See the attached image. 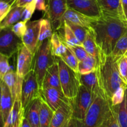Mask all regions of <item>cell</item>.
Listing matches in <instances>:
<instances>
[{"mask_svg": "<svg viewBox=\"0 0 127 127\" xmlns=\"http://www.w3.org/2000/svg\"><path fill=\"white\" fill-rule=\"evenodd\" d=\"M99 51L110 55L117 42L127 31V22L120 19L102 16L91 25Z\"/></svg>", "mask_w": 127, "mask_h": 127, "instance_id": "1", "label": "cell"}, {"mask_svg": "<svg viewBox=\"0 0 127 127\" xmlns=\"http://www.w3.org/2000/svg\"><path fill=\"white\" fill-rule=\"evenodd\" d=\"M96 59L95 70L99 87L105 98L110 102L114 92L119 87H127V85L123 82L119 74L118 61L111 54H105L99 51Z\"/></svg>", "mask_w": 127, "mask_h": 127, "instance_id": "2", "label": "cell"}, {"mask_svg": "<svg viewBox=\"0 0 127 127\" xmlns=\"http://www.w3.org/2000/svg\"><path fill=\"white\" fill-rule=\"evenodd\" d=\"M111 103L102 92L97 95L82 121L77 120V127H101Z\"/></svg>", "mask_w": 127, "mask_h": 127, "instance_id": "3", "label": "cell"}, {"mask_svg": "<svg viewBox=\"0 0 127 127\" xmlns=\"http://www.w3.org/2000/svg\"><path fill=\"white\" fill-rule=\"evenodd\" d=\"M55 62V57L53 56L51 51L50 39H47L38 45L33 56L32 65L40 90L47 69Z\"/></svg>", "mask_w": 127, "mask_h": 127, "instance_id": "4", "label": "cell"}, {"mask_svg": "<svg viewBox=\"0 0 127 127\" xmlns=\"http://www.w3.org/2000/svg\"><path fill=\"white\" fill-rule=\"evenodd\" d=\"M55 59L58 63L60 79L63 94L67 99H73L76 96L81 85L79 73L76 72L68 67L60 57H55Z\"/></svg>", "mask_w": 127, "mask_h": 127, "instance_id": "5", "label": "cell"}, {"mask_svg": "<svg viewBox=\"0 0 127 127\" xmlns=\"http://www.w3.org/2000/svg\"><path fill=\"white\" fill-rule=\"evenodd\" d=\"M96 97L84 85H81L76 96L73 99L69 100L72 109V117L77 120H83Z\"/></svg>", "mask_w": 127, "mask_h": 127, "instance_id": "6", "label": "cell"}, {"mask_svg": "<svg viewBox=\"0 0 127 127\" xmlns=\"http://www.w3.org/2000/svg\"><path fill=\"white\" fill-rule=\"evenodd\" d=\"M40 97V89L34 70L32 68L25 76L22 82L21 90V103L22 108L25 110L32 101Z\"/></svg>", "mask_w": 127, "mask_h": 127, "instance_id": "7", "label": "cell"}, {"mask_svg": "<svg viewBox=\"0 0 127 127\" xmlns=\"http://www.w3.org/2000/svg\"><path fill=\"white\" fill-rule=\"evenodd\" d=\"M22 45V39L14 34L11 27L0 31V54L10 58L18 52Z\"/></svg>", "mask_w": 127, "mask_h": 127, "instance_id": "8", "label": "cell"}, {"mask_svg": "<svg viewBox=\"0 0 127 127\" xmlns=\"http://www.w3.org/2000/svg\"><path fill=\"white\" fill-rule=\"evenodd\" d=\"M68 8L76 11L91 18L101 17L100 11L97 0H66Z\"/></svg>", "mask_w": 127, "mask_h": 127, "instance_id": "9", "label": "cell"}, {"mask_svg": "<svg viewBox=\"0 0 127 127\" xmlns=\"http://www.w3.org/2000/svg\"><path fill=\"white\" fill-rule=\"evenodd\" d=\"M41 19L28 21L27 22V29L22 37L23 44L34 56L38 45L40 27Z\"/></svg>", "mask_w": 127, "mask_h": 127, "instance_id": "10", "label": "cell"}, {"mask_svg": "<svg viewBox=\"0 0 127 127\" xmlns=\"http://www.w3.org/2000/svg\"><path fill=\"white\" fill-rule=\"evenodd\" d=\"M68 8L66 0H48L46 12L55 29H60V21Z\"/></svg>", "mask_w": 127, "mask_h": 127, "instance_id": "11", "label": "cell"}, {"mask_svg": "<svg viewBox=\"0 0 127 127\" xmlns=\"http://www.w3.org/2000/svg\"><path fill=\"white\" fill-rule=\"evenodd\" d=\"M33 61V54L23 44L17 52L16 73L19 77L24 78L31 70Z\"/></svg>", "mask_w": 127, "mask_h": 127, "instance_id": "12", "label": "cell"}, {"mask_svg": "<svg viewBox=\"0 0 127 127\" xmlns=\"http://www.w3.org/2000/svg\"><path fill=\"white\" fill-rule=\"evenodd\" d=\"M97 1L102 16L115 17L126 21L121 0H97Z\"/></svg>", "mask_w": 127, "mask_h": 127, "instance_id": "13", "label": "cell"}, {"mask_svg": "<svg viewBox=\"0 0 127 127\" xmlns=\"http://www.w3.org/2000/svg\"><path fill=\"white\" fill-rule=\"evenodd\" d=\"M40 92L41 97L53 112H55L63 102L68 101L63 92L53 87L43 88L40 90Z\"/></svg>", "mask_w": 127, "mask_h": 127, "instance_id": "14", "label": "cell"}, {"mask_svg": "<svg viewBox=\"0 0 127 127\" xmlns=\"http://www.w3.org/2000/svg\"><path fill=\"white\" fill-rule=\"evenodd\" d=\"M96 18L88 17L78 11H74L72 9L68 8L60 21V29L63 27L64 22H70L86 28H89L91 27V23Z\"/></svg>", "mask_w": 127, "mask_h": 127, "instance_id": "15", "label": "cell"}, {"mask_svg": "<svg viewBox=\"0 0 127 127\" xmlns=\"http://www.w3.org/2000/svg\"><path fill=\"white\" fill-rule=\"evenodd\" d=\"M72 118V109L69 100L54 112L49 127H63Z\"/></svg>", "mask_w": 127, "mask_h": 127, "instance_id": "16", "label": "cell"}, {"mask_svg": "<svg viewBox=\"0 0 127 127\" xmlns=\"http://www.w3.org/2000/svg\"><path fill=\"white\" fill-rule=\"evenodd\" d=\"M23 80L24 78L19 77L16 72H14L12 69L10 70L2 77V80L9 88L14 101L17 96L21 97V90Z\"/></svg>", "mask_w": 127, "mask_h": 127, "instance_id": "17", "label": "cell"}, {"mask_svg": "<svg viewBox=\"0 0 127 127\" xmlns=\"http://www.w3.org/2000/svg\"><path fill=\"white\" fill-rule=\"evenodd\" d=\"M48 87L55 88L63 92L60 79L59 68L57 61L48 67L43 79L42 88Z\"/></svg>", "mask_w": 127, "mask_h": 127, "instance_id": "18", "label": "cell"}, {"mask_svg": "<svg viewBox=\"0 0 127 127\" xmlns=\"http://www.w3.org/2000/svg\"><path fill=\"white\" fill-rule=\"evenodd\" d=\"M24 114V110L22 107L21 97L17 96L14 101L12 109L4 123L3 127H14L19 122Z\"/></svg>", "mask_w": 127, "mask_h": 127, "instance_id": "19", "label": "cell"}, {"mask_svg": "<svg viewBox=\"0 0 127 127\" xmlns=\"http://www.w3.org/2000/svg\"><path fill=\"white\" fill-rule=\"evenodd\" d=\"M1 113L4 123L12 109L14 103L12 94L6 83L1 81Z\"/></svg>", "mask_w": 127, "mask_h": 127, "instance_id": "20", "label": "cell"}, {"mask_svg": "<svg viewBox=\"0 0 127 127\" xmlns=\"http://www.w3.org/2000/svg\"><path fill=\"white\" fill-rule=\"evenodd\" d=\"M40 97L32 101L24 110V117L31 127H40L39 110Z\"/></svg>", "mask_w": 127, "mask_h": 127, "instance_id": "21", "label": "cell"}, {"mask_svg": "<svg viewBox=\"0 0 127 127\" xmlns=\"http://www.w3.org/2000/svg\"><path fill=\"white\" fill-rule=\"evenodd\" d=\"M79 80L81 85H84L95 97L100 92H102L98 84L96 70L93 71L87 74L79 73Z\"/></svg>", "mask_w": 127, "mask_h": 127, "instance_id": "22", "label": "cell"}, {"mask_svg": "<svg viewBox=\"0 0 127 127\" xmlns=\"http://www.w3.org/2000/svg\"><path fill=\"white\" fill-rule=\"evenodd\" d=\"M23 9L24 7L13 5L6 17L0 22V26L2 29L9 27L20 21Z\"/></svg>", "mask_w": 127, "mask_h": 127, "instance_id": "23", "label": "cell"}, {"mask_svg": "<svg viewBox=\"0 0 127 127\" xmlns=\"http://www.w3.org/2000/svg\"><path fill=\"white\" fill-rule=\"evenodd\" d=\"M54 112L40 97L39 118L40 127H49Z\"/></svg>", "mask_w": 127, "mask_h": 127, "instance_id": "24", "label": "cell"}, {"mask_svg": "<svg viewBox=\"0 0 127 127\" xmlns=\"http://www.w3.org/2000/svg\"><path fill=\"white\" fill-rule=\"evenodd\" d=\"M50 44L52 53L55 57H61L66 51L67 46L58 32H53L50 38Z\"/></svg>", "mask_w": 127, "mask_h": 127, "instance_id": "25", "label": "cell"}, {"mask_svg": "<svg viewBox=\"0 0 127 127\" xmlns=\"http://www.w3.org/2000/svg\"><path fill=\"white\" fill-rule=\"evenodd\" d=\"M82 44L89 55L94 56L95 58L98 57L99 49L96 44L94 31L91 27L88 29L86 38Z\"/></svg>", "mask_w": 127, "mask_h": 127, "instance_id": "26", "label": "cell"}, {"mask_svg": "<svg viewBox=\"0 0 127 127\" xmlns=\"http://www.w3.org/2000/svg\"><path fill=\"white\" fill-rule=\"evenodd\" d=\"M111 108L120 127H127V107L126 97L121 103L111 106Z\"/></svg>", "mask_w": 127, "mask_h": 127, "instance_id": "27", "label": "cell"}, {"mask_svg": "<svg viewBox=\"0 0 127 127\" xmlns=\"http://www.w3.org/2000/svg\"><path fill=\"white\" fill-rule=\"evenodd\" d=\"M97 59L95 57L88 55L86 59L79 62L78 70L80 74H87L96 70Z\"/></svg>", "mask_w": 127, "mask_h": 127, "instance_id": "28", "label": "cell"}, {"mask_svg": "<svg viewBox=\"0 0 127 127\" xmlns=\"http://www.w3.org/2000/svg\"><path fill=\"white\" fill-rule=\"evenodd\" d=\"M127 52V31L117 42L111 55L119 61Z\"/></svg>", "mask_w": 127, "mask_h": 127, "instance_id": "29", "label": "cell"}, {"mask_svg": "<svg viewBox=\"0 0 127 127\" xmlns=\"http://www.w3.org/2000/svg\"><path fill=\"white\" fill-rule=\"evenodd\" d=\"M53 32L52 29V23L48 19H41L40 27L38 44L47 39H50Z\"/></svg>", "mask_w": 127, "mask_h": 127, "instance_id": "30", "label": "cell"}, {"mask_svg": "<svg viewBox=\"0 0 127 127\" xmlns=\"http://www.w3.org/2000/svg\"><path fill=\"white\" fill-rule=\"evenodd\" d=\"M63 29H64V44L66 46H83L82 43L79 42V40L76 38L74 34L71 29L69 26L67 24L66 22H63Z\"/></svg>", "mask_w": 127, "mask_h": 127, "instance_id": "31", "label": "cell"}, {"mask_svg": "<svg viewBox=\"0 0 127 127\" xmlns=\"http://www.w3.org/2000/svg\"><path fill=\"white\" fill-rule=\"evenodd\" d=\"M60 57L63 62L67 65L69 67H70L71 69L75 71L76 72L79 73V70H78V65H79V61L78 59L75 56L73 52L67 47V50L64 54L62 55Z\"/></svg>", "mask_w": 127, "mask_h": 127, "instance_id": "32", "label": "cell"}, {"mask_svg": "<svg viewBox=\"0 0 127 127\" xmlns=\"http://www.w3.org/2000/svg\"><path fill=\"white\" fill-rule=\"evenodd\" d=\"M66 22L69 26L71 29L72 30L73 33L74 34L76 38L79 40V42L81 43H83L86 38V36L87 31H88V28L83 27V26H78V25L76 24H74L70 23V22Z\"/></svg>", "mask_w": 127, "mask_h": 127, "instance_id": "33", "label": "cell"}, {"mask_svg": "<svg viewBox=\"0 0 127 127\" xmlns=\"http://www.w3.org/2000/svg\"><path fill=\"white\" fill-rule=\"evenodd\" d=\"M127 88V87H126L122 86L119 87L114 92L110 101L111 106H115L120 104L124 100L125 97V90Z\"/></svg>", "mask_w": 127, "mask_h": 127, "instance_id": "34", "label": "cell"}, {"mask_svg": "<svg viewBox=\"0 0 127 127\" xmlns=\"http://www.w3.org/2000/svg\"><path fill=\"white\" fill-rule=\"evenodd\" d=\"M36 9V0L24 7L21 16V21L27 22L32 17L35 10Z\"/></svg>", "mask_w": 127, "mask_h": 127, "instance_id": "35", "label": "cell"}, {"mask_svg": "<svg viewBox=\"0 0 127 127\" xmlns=\"http://www.w3.org/2000/svg\"><path fill=\"white\" fill-rule=\"evenodd\" d=\"M118 68L122 80L127 85V57L125 56L118 61Z\"/></svg>", "mask_w": 127, "mask_h": 127, "instance_id": "36", "label": "cell"}, {"mask_svg": "<svg viewBox=\"0 0 127 127\" xmlns=\"http://www.w3.org/2000/svg\"><path fill=\"white\" fill-rule=\"evenodd\" d=\"M101 127H120L111 108L108 112Z\"/></svg>", "mask_w": 127, "mask_h": 127, "instance_id": "37", "label": "cell"}, {"mask_svg": "<svg viewBox=\"0 0 127 127\" xmlns=\"http://www.w3.org/2000/svg\"><path fill=\"white\" fill-rule=\"evenodd\" d=\"M68 48H69L72 52L74 53L76 58L78 59V61L81 62L84 59L87 57V56L89 55V54L87 52L85 49L84 48L83 46H66Z\"/></svg>", "mask_w": 127, "mask_h": 127, "instance_id": "38", "label": "cell"}, {"mask_svg": "<svg viewBox=\"0 0 127 127\" xmlns=\"http://www.w3.org/2000/svg\"><path fill=\"white\" fill-rule=\"evenodd\" d=\"M9 59L7 56L0 54V75L1 78L10 70H11L9 63Z\"/></svg>", "mask_w": 127, "mask_h": 127, "instance_id": "39", "label": "cell"}, {"mask_svg": "<svg viewBox=\"0 0 127 127\" xmlns=\"http://www.w3.org/2000/svg\"><path fill=\"white\" fill-rule=\"evenodd\" d=\"M11 27L14 34H16L20 38H22L27 29V22L20 21L11 26Z\"/></svg>", "mask_w": 127, "mask_h": 127, "instance_id": "40", "label": "cell"}, {"mask_svg": "<svg viewBox=\"0 0 127 127\" xmlns=\"http://www.w3.org/2000/svg\"><path fill=\"white\" fill-rule=\"evenodd\" d=\"M12 7V5L4 1H0V22L6 17Z\"/></svg>", "mask_w": 127, "mask_h": 127, "instance_id": "41", "label": "cell"}, {"mask_svg": "<svg viewBox=\"0 0 127 127\" xmlns=\"http://www.w3.org/2000/svg\"><path fill=\"white\" fill-rule=\"evenodd\" d=\"M36 9L47 12V5H46L45 0H36Z\"/></svg>", "mask_w": 127, "mask_h": 127, "instance_id": "42", "label": "cell"}, {"mask_svg": "<svg viewBox=\"0 0 127 127\" xmlns=\"http://www.w3.org/2000/svg\"><path fill=\"white\" fill-rule=\"evenodd\" d=\"M33 1H35V0H16L14 5L19 6V7H24L27 5H28L29 4L33 2Z\"/></svg>", "mask_w": 127, "mask_h": 127, "instance_id": "43", "label": "cell"}, {"mask_svg": "<svg viewBox=\"0 0 127 127\" xmlns=\"http://www.w3.org/2000/svg\"><path fill=\"white\" fill-rule=\"evenodd\" d=\"M63 127H77L76 120L72 117L70 119V120L65 125L63 126Z\"/></svg>", "mask_w": 127, "mask_h": 127, "instance_id": "44", "label": "cell"}, {"mask_svg": "<svg viewBox=\"0 0 127 127\" xmlns=\"http://www.w3.org/2000/svg\"><path fill=\"white\" fill-rule=\"evenodd\" d=\"M122 4L123 11H124V16L126 21L127 22V0H121Z\"/></svg>", "mask_w": 127, "mask_h": 127, "instance_id": "45", "label": "cell"}, {"mask_svg": "<svg viewBox=\"0 0 127 127\" xmlns=\"http://www.w3.org/2000/svg\"><path fill=\"white\" fill-rule=\"evenodd\" d=\"M21 127H31V125L29 123L28 120H27V118L24 117V114L23 117H22V122H21Z\"/></svg>", "mask_w": 127, "mask_h": 127, "instance_id": "46", "label": "cell"}, {"mask_svg": "<svg viewBox=\"0 0 127 127\" xmlns=\"http://www.w3.org/2000/svg\"><path fill=\"white\" fill-rule=\"evenodd\" d=\"M1 82H0V121H1V122L4 124L3 120H2V113H1Z\"/></svg>", "mask_w": 127, "mask_h": 127, "instance_id": "47", "label": "cell"}, {"mask_svg": "<svg viewBox=\"0 0 127 127\" xmlns=\"http://www.w3.org/2000/svg\"><path fill=\"white\" fill-rule=\"evenodd\" d=\"M0 1H4V2H7V3H9V4H11V5H12V6H13V5L14 4V3H15V2H16V0H0Z\"/></svg>", "mask_w": 127, "mask_h": 127, "instance_id": "48", "label": "cell"}, {"mask_svg": "<svg viewBox=\"0 0 127 127\" xmlns=\"http://www.w3.org/2000/svg\"><path fill=\"white\" fill-rule=\"evenodd\" d=\"M22 118H21V120H20L19 122H18V123H17V124H16V125H15L14 127H21V122H22Z\"/></svg>", "mask_w": 127, "mask_h": 127, "instance_id": "49", "label": "cell"}, {"mask_svg": "<svg viewBox=\"0 0 127 127\" xmlns=\"http://www.w3.org/2000/svg\"><path fill=\"white\" fill-rule=\"evenodd\" d=\"M125 97H126V102H127V88L125 90Z\"/></svg>", "mask_w": 127, "mask_h": 127, "instance_id": "50", "label": "cell"}, {"mask_svg": "<svg viewBox=\"0 0 127 127\" xmlns=\"http://www.w3.org/2000/svg\"><path fill=\"white\" fill-rule=\"evenodd\" d=\"M3 126H4V124L1 122V121H0V127H3Z\"/></svg>", "mask_w": 127, "mask_h": 127, "instance_id": "51", "label": "cell"}, {"mask_svg": "<svg viewBox=\"0 0 127 127\" xmlns=\"http://www.w3.org/2000/svg\"><path fill=\"white\" fill-rule=\"evenodd\" d=\"M1 80H2V78H1V75H0V82H1Z\"/></svg>", "mask_w": 127, "mask_h": 127, "instance_id": "52", "label": "cell"}, {"mask_svg": "<svg viewBox=\"0 0 127 127\" xmlns=\"http://www.w3.org/2000/svg\"><path fill=\"white\" fill-rule=\"evenodd\" d=\"M2 27H1V26H0V31H1V30H2Z\"/></svg>", "mask_w": 127, "mask_h": 127, "instance_id": "53", "label": "cell"}, {"mask_svg": "<svg viewBox=\"0 0 127 127\" xmlns=\"http://www.w3.org/2000/svg\"><path fill=\"white\" fill-rule=\"evenodd\" d=\"M125 56H127V52H126V54H125Z\"/></svg>", "mask_w": 127, "mask_h": 127, "instance_id": "54", "label": "cell"}, {"mask_svg": "<svg viewBox=\"0 0 127 127\" xmlns=\"http://www.w3.org/2000/svg\"><path fill=\"white\" fill-rule=\"evenodd\" d=\"M126 57H127V56H126Z\"/></svg>", "mask_w": 127, "mask_h": 127, "instance_id": "55", "label": "cell"}]
</instances>
